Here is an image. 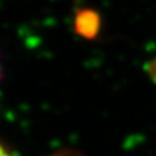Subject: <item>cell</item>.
Instances as JSON below:
<instances>
[{"label":"cell","mask_w":156,"mask_h":156,"mask_svg":"<svg viewBox=\"0 0 156 156\" xmlns=\"http://www.w3.org/2000/svg\"><path fill=\"white\" fill-rule=\"evenodd\" d=\"M0 156H11V155H10V153L6 151V148L0 145Z\"/></svg>","instance_id":"cell-1"}]
</instances>
